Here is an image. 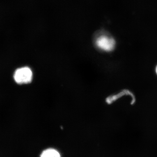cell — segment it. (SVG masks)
<instances>
[{
  "label": "cell",
  "instance_id": "obj_3",
  "mask_svg": "<svg viewBox=\"0 0 157 157\" xmlns=\"http://www.w3.org/2000/svg\"><path fill=\"white\" fill-rule=\"evenodd\" d=\"M40 157H61L60 154L55 149L49 148L43 151Z\"/></svg>",
  "mask_w": 157,
  "mask_h": 157
},
{
  "label": "cell",
  "instance_id": "obj_4",
  "mask_svg": "<svg viewBox=\"0 0 157 157\" xmlns=\"http://www.w3.org/2000/svg\"><path fill=\"white\" fill-rule=\"evenodd\" d=\"M156 73H157V68H156Z\"/></svg>",
  "mask_w": 157,
  "mask_h": 157
},
{
  "label": "cell",
  "instance_id": "obj_2",
  "mask_svg": "<svg viewBox=\"0 0 157 157\" xmlns=\"http://www.w3.org/2000/svg\"><path fill=\"white\" fill-rule=\"evenodd\" d=\"M33 76V72L30 68L23 67L16 70L14 72V78L18 84H26L32 81Z\"/></svg>",
  "mask_w": 157,
  "mask_h": 157
},
{
  "label": "cell",
  "instance_id": "obj_1",
  "mask_svg": "<svg viewBox=\"0 0 157 157\" xmlns=\"http://www.w3.org/2000/svg\"><path fill=\"white\" fill-rule=\"evenodd\" d=\"M95 45L99 50L110 52L115 48L116 42L112 37L106 34H102L96 37Z\"/></svg>",
  "mask_w": 157,
  "mask_h": 157
}]
</instances>
